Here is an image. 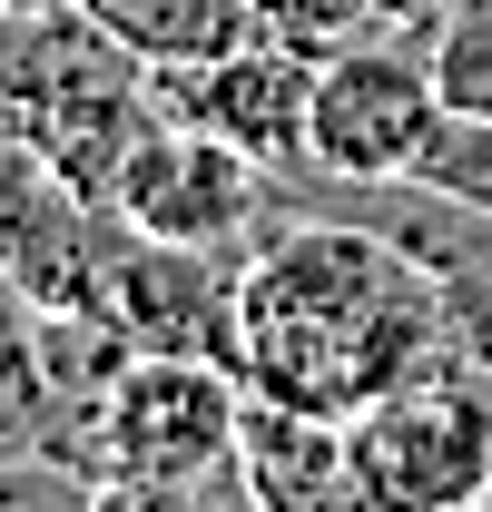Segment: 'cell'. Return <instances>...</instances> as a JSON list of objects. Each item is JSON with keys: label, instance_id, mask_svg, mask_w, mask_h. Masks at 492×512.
<instances>
[{"label": "cell", "instance_id": "cell-10", "mask_svg": "<svg viewBox=\"0 0 492 512\" xmlns=\"http://www.w3.org/2000/svg\"><path fill=\"white\" fill-rule=\"evenodd\" d=\"M50 375H40V306L20 296V276L0 266V463L50 444Z\"/></svg>", "mask_w": 492, "mask_h": 512}, {"label": "cell", "instance_id": "cell-13", "mask_svg": "<svg viewBox=\"0 0 492 512\" xmlns=\"http://www.w3.org/2000/svg\"><path fill=\"white\" fill-rule=\"evenodd\" d=\"M256 10V30L276 40V50H296V60H335V50H355L384 30V0H246Z\"/></svg>", "mask_w": 492, "mask_h": 512}, {"label": "cell", "instance_id": "cell-4", "mask_svg": "<svg viewBox=\"0 0 492 512\" xmlns=\"http://www.w3.org/2000/svg\"><path fill=\"white\" fill-rule=\"evenodd\" d=\"M433 119H443V89H433L424 40L374 30V40H355V50L315 60L306 168L335 178V188H394V178H414Z\"/></svg>", "mask_w": 492, "mask_h": 512}, {"label": "cell", "instance_id": "cell-11", "mask_svg": "<svg viewBox=\"0 0 492 512\" xmlns=\"http://www.w3.org/2000/svg\"><path fill=\"white\" fill-rule=\"evenodd\" d=\"M414 188L492 217V109H443V119H433L424 158H414Z\"/></svg>", "mask_w": 492, "mask_h": 512}, {"label": "cell", "instance_id": "cell-14", "mask_svg": "<svg viewBox=\"0 0 492 512\" xmlns=\"http://www.w3.org/2000/svg\"><path fill=\"white\" fill-rule=\"evenodd\" d=\"M0 10H79V0H0Z\"/></svg>", "mask_w": 492, "mask_h": 512}, {"label": "cell", "instance_id": "cell-3", "mask_svg": "<svg viewBox=\"0 0 492 512\" xmlns=\"http://www.w3.org/2000/svg\"><path fill=\"white\" fill-rule=\"evenodd\" d=\"M355 503L365 512H473L492 503V375L433 365V375L374 394L345 414Z\"/></svg>", "mask_w": 492, "mask_h": 512}, {"label": "cell", "instance_id": "cell-6", "mask_svg": "<svg viewBox=\"0 0 492 512\" xmlns=\"http://www.w3.org/2000/svg\"><path fill=\"white\" fill-rule=\"evenodd\" d=\"M99 306L128 325L138 355H217V365H237V256L227 247H187V237H138L128 227Z\"/></svg>", "mask_w": 492, "mask_h": 512}, {"label": "cell", "instance_id": "cell-9", "mask_svg": "<svg viewBox=\"0 0 492 512\" xmlns=\"http://www.w3.org/2000/svg\"><path fill=\"white\" fill-rule=\"evenodd\" d=\"M128 60L148 69H197V60H227L237 40H256V10L246 0H79Z\"/></svg>", "mask_w": 492, "mask_h": 512}, {"label": "cell", "instance_id": "cell-5", "mask_svg": "<svg viewBox=\"0 0 492 512\" xmlns=\"http://www.w3.org/2000/svg\"><path fill=\"white\" fill-rule=\"evenodd\" d=\"M266 178L246 148H227L217 128H187V119H148V138L119 158L109 178V207H119L138 237H187V247H237L266 207Z\"/></svg>", "mask_w": 492, "mask_h": 512}, {"label": "cell", "instance_id": "cell-2", "mask_svg": "<svg viewBox=\"0 0 492 512\" xmlns=\"http://www.w3.org/2000/svg\"><path fill=\"white\" fill-rule=\"evenodd\" d=\"M246 384L217 355H138L99 404V493L89 503H246L237 483Z\"/></svg>", "mask_w": 492, "mask_h": 512}, {"label": "cell", "instance_id": "cell-7", "mask_svg": "<svg viewBox=\"0 0 492 512\" xmlns=\"http://www.w3.org/2000/svg\"><path fill=\"white\" fill-rule=\"evenodd\" d=\"M306 99H315V60L276 50L266 30L237 40L227 60L158 69V109L187 119V128H217L256 168H306Z\"/></svg>", "mask_w": 492, "mask_h": 512}, {"label": "cell", "instance_id": "cell-1", "mask_svg": "<svg viewBox=\"0 0 492 512\" xmlns=\"http://www.w3.org/2000/svg\"><path fill=\"white\" fill-rule=\"evenodd\" d=\"M463 365L443 276L374 217H286L237 256V384L306 414H365L374 394Z\"/></svg>", "mask_w": 492, "mask_h": 512}, {"label": "cell", "instance_id": "cell-8", "mask_svg": "<svg viewBox=\"0 0 492 512\" xmlns=\"http://www.w3.org/2000/svg\"><path fill=\"white\" fill-rule=\"evenodd\" d=\"M237 483H246V512H335V503H355L345 424L246 384V404H237Z\"/></svg>", "mask_w": 492, "mask_h": 512}, {"label": "cell", "instance_id": "cell-12", "mask_svg": "<svg viewBox=\"0 0 492 512\" xmlns=\"http://www.w3.org/2000/svg\"><path fill=\"white\" fill-rule=\"evenodd\" d=\"M443 109H492V0H443L424 30Z\"/></svg>", "mask_w": 492, "mask_h": 512}]
</instances>
